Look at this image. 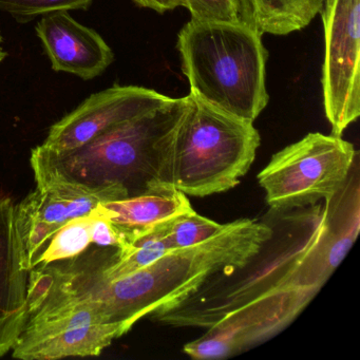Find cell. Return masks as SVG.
<instances>
[{"mask_svg": "<svg viewBox=\"0 0 360 360\" xmlns=\"http://www.w3.org/2000/svg\"><path fill=\"white\" fill-rule=\"evenodd\" d=\"M176 49L191 94L214 108L252 122L269 104L262 35L244 22L191 20Z\"/></svg>", "mask_w": 360, "mask_h": 360, "instance_id": "4", "label": "cell"}, {"mask_svg": "<svg viewBox=\"0 0 360 360\" xmlns=\"http://www.w3.org/2000/svg\"><path fill=\"white\" fill-rule=\"evenodd\" d=\"M141 8L153 10L158 13L172 11L179 7H184V0H134Z\"/></svg>", "mask_w": 360, "mask_h": 360, "instance_id": "20", "label": "cell"}, {"mask_svg": "<svg viewBox=\"0 0 360 360\" xmlns=\"http://www.w3.org/2000/svg\"><path fill=\"white\" fill-rule=\"evenodd\" d=\"M35 32L56 72L88 81L103 75L115 60V53L105 39L69 12L43 16Z\"/></svg>", "mask_w": 360, "mask_h": 360, "instance_id": "11", "label": "cell"}, {"mask_svg": "<svg viewBox=\"0 0 360 360\" xmlns=\"http://www.w3.org/2000/svg\"><path fill=\"white\" fill-rule=\"evenodd\" d=\"M188 96L166 153L164 186L200 198L229 191L252 167L260 134L252 122Z\"/></svg>", "mask_w": 360, "mask_h": 360, "instance_id": "5", "label": "cell"}, {"mask_svg": "<svg viewBox=\"0 0 360 360\" xmlns=\"http://www.w3.org/2000/svg\"><path fill=\"white\" fill-rule=\"evenodd\" d=\"M184 7L199 22H242L240 0H184Z\"/></svg>", "mask_w": 360, "mask_h": 360, "instance_id": "18", "label": "cell"}, {"mask_svg": "<svg viewBox=\"0 0 360 360\" xmlns=\"http://www.w3.org/2000/svg\"><path fill=\"white\" fill-rule=\"evenodd\" d=\"M94 0H0V11L13 16L18 22H27L39 16L58 12L88 10Z\"/></svg>", "mask_w": 360, "mask_h": 360, "instance_id": "17", "label": "cell"}, {"mask_svg": "<svg viewBox=\"0 0 360 360\" xmlns=\"http://www.w3.org/2000/svg\"><path fill=\"white\" fill-rule=\"evenodd\" d=\"M161 225L174 250L203 243L220 233L226 226V224L200 216L195 210L174 217Z\"/></svg>", "mask_w": 360, "mask_h": 360, "instance_id": "16", "label": "cell"}, {"mask_svg": "<svg viewBox=\"0 0 360 360\" xmlns=\"http://www.w3.org/2000/svg\"><path fill=\"white\" fill-rule=\"evenodd\" d=\"M264 217L271 235L254 255L239 266L210 276L185 298L150 315L153 320L176 328H208L271 292L313 288L303 283L300 269L323 235L326 202L294 210L269 208Z\"/></svg>", "mask_w": 360, "mask_h": 360, "instance_id": "2", "label": "cell"}, {"mask_svg": "<svg viewBox=\"0 0 360 360\" xmlns=\"http://www.w3.org/2000/svg\"><path fill=\"white\" fill-rule=\"evenodd\" d=\"M6 58H7V53L3 49H0V65L5 60Z\"/></svg>", "mask_w": 360, "mask_h": 360, "instance_id": "21", "label": "cell"}, {"mask_svg": "<svg viewBox=\"0 0 360 360\" xmlns=\"http://www.w3.org/2000/svg\"><path fill=\"white\" fill-rule=\"evenodd\" d=\"M358 158L341 136L313 132L275 153L258 182L273 210L305 207L336 195Z\"/></svg>", "mask_w": 360, "mask_h": 360, "instance_id": "7", "label": "cell"}, {"mask_svg": "<svg viewBox=\"0 0 360 360\" xmlns=\"http://www.w3.org/2000/svg\"><path fill=\"white\" fill-rule=\"evenodd\" d=\"M94 220V214L91 212L86 216L69 221L52 236L45 250L37 258L35 266L67 260L88 250L92 244Z\"/></svg>", "mask_w": 360, "mask_h": 360, "instance_id": "15", "label": "cell"}, {"mask_svg": "<svg viewBox=\"0 0 360 360\" xmlns=\"http://www.w3.org/2000/svg\"><path fill=\"white\" fill-rule=\"evenodd\" d=\"M96 208L84 202L71 201L51 189L37 186L15 206L25 267L29 271L34 269L37 258L56 231L72 219L86 216Z\"/></svg>", "mask_w": 360, "mask_h": 360, "instance_id": "13", "label": "cell"}, {"mask_svg": "<svg viewBox=\"0 0 360 360\" xmlns=\"http://www.w3.org/2000/svg\"><path fill=\"white\" fill-rule=\"evenodd\" d=\"M3 43V35H1V32H0V44Z\"/></svg>", "mask_w": 360, "mask_h": 360, "instance_id": "22", "label": "cell"}, {"mask_svg": "<svg viewBox=\"0 0 360 360\" xmlns=\"http://www.w3.org/2000/svg\"><path fill=\"white\" fill-rule=\"evenodd\" d=\"M271 235L265 217L239 219L203 243L172 250L113 281L101 273L98 245L73 258L39 265V275L53 288L96 301L106 321L126 334L139 320L185 298L210 276L245 262Z\"/></svg>", "mask_w": 360, "mask_h": 360, "instance_id": "1", "label": "cell"}, {"mask_svg": "<svg viewBox=\"0 0 360 360\" xmlns=\"http://www.w3.org/2000/svg\"><path fill=\"white\" fill-rule=\"evenodd\" d=\"M94 214L92 224V244L101 248H123V241L117 227L98 210H92Z\"/></svg>", "mask_w": 360, "mask_h": 360, "instance_id": "19", "label": "cell"}, {"mask_svg": "<svg viewBox=\"0 0 360 360\" xmlns=\"http://www.w3.org/2000/svg\"><path fill=\"white\" fill-rule=\"evenodd\" d=\"M169 98L139 86L115 85L91 94L50 127L41 146L54 155L69 153L109 130L141 117Z\"/></svg>", "mask_w": 360, "mask_h": 360, "instance_id": "10", "label": "cell"}, {"mask_svg": "<svg viewBox=\"0 0 360 360\" xmlns=\"http://www.w3.org/2000/svg\"><path fill=\"white\" fill-rule=\"evenodd\" d=\"M319 290L290 288L261 297L227 314L187 343L183 352L193 359L229 358L260 345L288 328Z\"/></svg>", "mask_w": 360, "mask_h": 360, "instance_id": "9", "label": "cell"}, {"mask_svg": "<svg viewBox=\"0 0 360 360\" xmlns=\"http://www.w3.org/2000/svg\"><path fill=\"white\" fill-rule=\"evenodd\" d=\"M98 210L119 231L123 241V248L120 250L158 225L193 210L187 195L176 189L105 202Z\"/></svg>", "mask_w": 360, "mask_h": 360, "instance_id": "14", "label": "cell"}, {"mask_svg": "<svg viewBox=\"0 0 360 360\" xmlns=\"http://www.w3.org/2000/svg\"><path fill=\"white\" fill-rule=\"evenodd\" d=\"M360 0H323L322 92L332 134L342 136L360 115Z\"/></svg>", "mask_w": 360, "mask_h": 360, "instance_id": "8", "label": "cell"}, {"mask_svg": "<svg viewBox=\"0 0 360 360\" xmlns=\"http://www.w3.org/2000/svg\"><path fill=\"white\" fill-rule=\"evenodd\" d=\"M123 335L121 328L106 321L96 301L29 275L28 317L12 356L24 360L98 356Z\"/></svg>", "mask_w": 360, "mask_h": 360, "instance_id": "6", "label": "cell"}, {"mask_svg": "<svg viewBox=\"0 0 360 360\" xmlns=\"http://www.w3.org/2000/svg\"><path fill=\"white\" fill-rule=\"evenodd\" d=\"M188 105V96L169 98L75 150L54 155L39 145L32 151L54 172L88 188L117 187L126 198L170 191L163 183L166 153Z\"/></svg>", "mask_w": 360, "mask_h": 360, "instance_id": "3", "label": "cell"}, {"mask_svg": "<svg viewBox=\"0 0 360 360\" xmlns=\"http://www.w3.org/2000/svg\"><path fill=\"white\" fill-rule=\"evenodd\" d=\"M28 288L15 206L10 198L0 197V357L12 351L26 323Z\"/></svg>", "mask_w": 360, "mask_h": 360, "instance_id": "12", "label": "cell"}]
</instances>
